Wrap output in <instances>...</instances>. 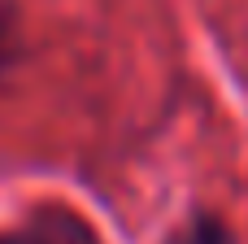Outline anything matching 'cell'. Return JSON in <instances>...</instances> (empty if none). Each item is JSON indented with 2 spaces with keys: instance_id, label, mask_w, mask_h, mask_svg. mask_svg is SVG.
Masks as SVG:
<instances>
[{
  "instance_id": "3957f363",
  "label": "cell",
  "mask_w": 248,
  "mask_h": 244,
  "mask_svg": "<svg viewBox=\"0 0 248 244\" xmlns=\"http://www.w3.org/2000/svg\"><path fill=\"white\" fill-rule=\"evenodd\" d=\"M0 70H4V48H0Z\"/></svg>"
},
{
  "instance_id": "6da1fadb",
  "label": "cell",
  "mask_w": 248,
  "mask_h": 244,
  "mask_svg": "<svg viewBox=\"0 0 248 244\" xmlns=\"http://www.w3.org/2000/svg\"><path fill=\"white\" fill-rule=\"evenodd\" d=\"M0 244H100L87 218H78L65 205H44L26 214L17 227L0 231Z\"/></svg>"
},
{
  "instance_id": "7a4b0ae2",
  "label": "cell",
  "mask_w": 248,
  "mask_h": 244,
  "mask_svg": "<svg viewBox=\"0 0 248 244\" xmlns=\"http://www.w3.org/2000/svg\"><path fill=\"white\" fill-rule=\"evenodd\" d=\"M161 244H235V231L227 227L222 214L214 210H192L179 227H170Z\"/></svg>"
}]
</instances>
